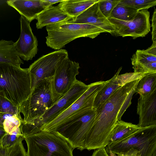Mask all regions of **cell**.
Segmentation results:
<instances>
[{
  "instance_id": "cell-1",
  "label": "cell",
  "mask_w": 156,
  "mask_h": 156,
  "mask_svg": "<svg viewBox=\"0 0 156 156\" xmlns=\"http://www.w3.org/2000/svg\"><path fill=\"white\" fill-rule=\"evenodd\" d=\"M140 79L123 85L95 109L94 121L86 139L85 149L105 148L108 145L116 122L121 120L132 103L135 87Z\"/></svg>"
},
{
  "instance_id": "cell-2",
  "label": "cell",
  "mask_w": 156,
  "mask_h": 156,
  "mask_svg": "<svg viewBox=\"0 0 156 156\" xmlns=\"http://www.w3.org/2000/svg\"><path fill=\"white\" fill-rule=\"evenodd\" d=\"M30 92L28 68L0 63V93L19 107Z\"/></svg>"
},
{
  "instance_id": "cell-3",
  "label": "cell",
  "mask_w": 156,
  "mask_h": 156,
  "mask_svg": "<svg viewBox=\"0 0 156 156\" xmlns=\"http://www.w3.org/2000/svg\"><path fill=\"white\" fill-rule=\"evenodd\" d=\"M46 28L48 33L46 37L47 46L58 50L77 38L88 37L93 39L101 33L106 32L95 26L73 23L71 20L47 25Z\"/></svg>"
},
{
  "instance_id": "cell-4",
  "label": "cell",
  "mask_w": 156,
  "mask_h": 156,
  "mask_svg": "<svg viewBox=\"0 0 156 156\" xmlns=\"http://www.w3.org/2000/svg\"><path fill=\"white\" fill-rule=\"evenodd\" d=\"M96 110L82 109L60 124L51 132L61 137L73 149H85L87 136L94 124Z\"/></svg>"
},
{
  "instance_id": "cell-5",
  "label": "cell",
  "mask_w": 156,
  "mask_h": 156,
  "mask_svg": "<svg viewBox=\"0 0 156 156\" xmlns=\"http://www.w3.org/2000/svg\"><path fill=\"white\" fill-rule=\"evenodd\" d=\"M89 87V85L77 80L70 89L43 115L28 122H22L20 128L23 137L40 132L42 126L53 120L69 108L84 94Z\"/></svg>"
},
{
  "instance_id": "cell-6",
  "label": "cell",
  "mask_w": 156,
  "mask_h": 156,
  "mask_svg": "<svg viewBox=\"0 0 156 156\" xmlns=\"http://www.w3.org/2000/svg\"><path fill=\"white\" fill-rule=\"evenodd\" d=\"M27 156H73V149L64 139L51 132L40 131L24 137Z\"/></svg>"
},
{
  "instance_id": "cell-7",
  "label": "cell",
  "mask_w": 156,
  "mask_h": 156,
  "mask_svg": "<svg viewBox=\"0 0 156 156\" xmlns=\"http://www.w3.org/2000/svg\"><path fill=\"white\" fill-rule=\"evenodd\" d=\"M107 152L115 154L132 148L139 151L141 156H156V125L142 127L123 139L109 144Z\"/></svg>"
},
{
  "instance_id": "cell-8",
  "label": "cell",
  "mask_w": 156,
  "mask_h": 156,
  "mask_svg": "<svg viewBox=\"0 0 156 156\" xmlns=\"http://www.w3.org/2000/svg\"><path fill=\"white\" fill-rule=\"evenodd\" d=\"M52 78L44 80L35 86L28 98L19 106V112L23 116V122L41 116L55 103L51 86Z\"/></svg>"
},
{
  "instance_id": "cell-9",
  "label": "cell",
  "mask_w": 156,
  "mask_h": 156,
  "mask_svg": "<svg viewBox=\"0 0 156 156\" xmlns=\"http://www.w3.org/2000/svg\"><path fill=\"white\" fill-rule=\"evenodd\" d=\"M68 57V51L61 49L43 55L30 65L28 71L31 91L43 80L52 78L58 65Z\"/></svg>"
},
{
  "instance_id": "cell-10",
  "label": "cell",
  "mask_w": 156,
  "mask_h": 156,
  "mask_svg": "<svg viewBox=\"0 0 156 156\" xmlns=\"http://www.w3.org/2000/svg\"><path fill=\"white\" fill-rule=\"evenodd\" d=\"M106 82L107 81H99L89 84L88 88L80 98L53 120L42 126L41 131L51 132L80 110L93 108L94 101L97 93Z\"/></svg>"
},
{
  "instance_id": "cell-11",
  "label": "cell",
  "mask_w": 156,
  "mask_h": 156,
  "mask_svg": "<svg viewBox=\"0 0 156 156\" xmlns=\"http://www.w3.org/2000/svg\"><path fill=\"white\" fill-rule=\"evenodd\" d=\"M80 67L78 62L70 60L68 57L58 66L51 80L54 102L55 103L67 93L77 80Z\"/></svg>"
},
{
  "instance_id": "cell-12",
  "label": "cell",
  "mask_w": 156,
  "mask_h": 156,
  "mask_svg": "<svg viewBox=\"0 0 156 156\" xmlns=\"http://www.w3.org/2000/svg\"><path fill=\"white\" fill-rule=\"evenodd\" d=\"M150 12L147 10L139 11L134 18L128 21L108 18L112 25L114 35L123 37H131L135 39L145 37L150 31Z\"/></svg>"
},
{
  "instance_id": "cell-13",
  "label": "cell",
  "mask_w": 156,
  "mask_h": 156,
  "mask_svg": "<svg viewBox=\"0 0 156 156\" xmlns=\"http://www.w3.org/2000/svg\"><path fill=\"white\" fill-rule=\"evenodd\" d=\"M20 34L18 40L14 42V48L20 58L28 61L32 60L38 51V41L32 31L30 23L21 16Z\"/></svg>"
},
{
  "instance_id": "cell-14",
  "label": "cell",
  "mask_w": 156,
  "mask_h": 156,
  "mask_svg": "<svg viewBox=\"0 0 156 156\" xmlns=\"http://www.w3.org/2000/svg\"><path fill=\"white\" fill-rule=\"evenodd\" d=\"M120 67L115 75L107 81L105 84L97 93L94 99L93 108L95 109L104 103L116 90L126 84L140 79L147 74L133 73H119L122 69Z\"/></svg>"
},
{
  "instance_id": "cell-15",
  "label": "cell",
  "mask_w": 156,
  "mask_h": 156,
  "mask_svg": "<svg viewBox=\"0 0 156 156\" xmlns=\"http://www.w3.org/2000/svg\"><path fill=\"white\" fill-rule=\"evenodd\" d=\"M98 1L99 0L71 20L76 23L94 25L103 30L106 33L114 35L113 27L108 18L101 12L99 8Z\"/></svg>"
},
{
  "instance_id": "cell-16",
  "label": "cell",
  "mask_w": 156,
  "mask_h": 156,
  "mask_svg": "<svg viewBox=\"0 0 156 156\" xmlns=\"http://www.w3.org/2000/svg\"><path fill=\"white\" fill-rule=\"evenodd\" d=\"M137 114L139 115L137 125L145 127L156 125V89L150 94L138 99Z\"/></svg>"
},
{
  "instance_id": "cell-17",
  "label": "cell",
  "mask_w": 156,
  "mask_h": 156,
  "mask_svg": "<svg viewBox=\"0 0 156 156\" xmlns=\"http://www.w3.org/2000/svg\"><path fill=\"white\" fill-rule=\"evenodd\" d=\"M6 3L30 23L36 19L40 13L51 6L45 0H10L7 1Z\"/></svg>"
},
{
  "instance_id": "cell-18",
  "label": "cell",
  "mask_w": 156,
  "mask_h": 156,
  "mask_svg": "<svg viewBox=\"0 0 156 156\" xmlns=\"http://www.w3.org/2000/svg\"><path fill=\"white\" fill-rule=\"evenodd\" d=\"M73 19L59 5L51 6L40 13L36 20V27L41 29L44 26L58 22Z\"/></svg>"
},
{
  "instance_id": "cell-19",
  "label": "cell",
  "mask_w": 156,
  "mask_h": 156,
  "mask_svg": "<svg viewBox=\"0 0 156 156\" xmlns=\"http://www.w3.org/2000/svg\"><path fill=\"white\" fill-rule=\"evenodd\" d=\"M98 0H64L59 5L69 16L75 19Z\"/></svg>"
},
{
  "instance_id": "cell-20",
  "label": "cell",
  "mask_w": 156,
  "mask_h": 156,
  "mask_svg": "<svg viewBox=\"0 0 156 156\" xmlns=\"http://www.w3.org/2000/svg\"><path fill=\"white\" fill-rule=\"evenodd\" d=\"M12 41H0V63H8L20 67L23 62L20 57Z\"/></svg>"
},
{
  "instance_id": "cell-21",
  "label": "cell",
  "mask_w": 156,
  "mask_h": 156,
  "mask_svg": "<svg viewBox=\"0 0 156 156\" xmlns=\"http://www.w3.org/2000/svg\"><path fill=\"white\" fill-rule=\"evenodd\" d=\"M141 128L137 125L121 120H118L113 129L112 137L108 144L124 138Z\"/></svg>"
},
{
  "instance_id": "cell-22",
  "label": "cell",
  "mask_w": 156,
  "mask_h": 156,
  "mask_svg": "<svg viewBox=\"0 0 156 156\" xmlns=\"http://www.w3.org/2000/svg\"><path fill=\"white\" fill-rule=\"evenodd\" d=\"M156 89V73L147 74L141 78L136 83L135 92L140 97H144L150 94Z\"/></svg>"
},
{
  "instance_id": "cell-23",
  "label": "cell",
  "mask_w": 156,
  "mask_h": 156,
  "mask_svg": "<svg viewBox=\"0 0 156 156\" xmlns=\"http://www.w3.org/2000/svg\"><path fill=\"white\" fill-rule=\"evenodd\" d=\"M138 11L135 8L119 2L113 10L109 18L129 21L134 18Z\"/></svg>"
},
{
  "instance_id": "cell-24",
  "label": "cell",
  "mask_w": 156,
  "mask_h": 156,
  "mask_svg": "<svg viewBox=\"0 0 156 156\" xmlns=\"http://www.w3.org/2000/svg\"><path fill=\"white\" fill-rule=\"evenodd\" d=\"M132 66L144 65L156 62V56L150 54L145 50H137L131 58Z\"/></svg>"
},
{
  "instance_id": "cell-25",
  "label": "cell",
  "mask_w": 156,
  "mask_h": 156,
  "mask_svg": "<svg viewBox=\"0 0 156 156\" xmlns=\"http://www.w3.org/2000/svg\"><path fill=\"white\" fill-rule=\"evenodd\" d=\"M120 2L140 11L147 10L155 6L156 0H120Z\"/></svg>"
},
{
  "instance_id": "cell-26",
  "label": "cell",
  "mask_w": 156,
  "mask_h": 156,
  "mask_svg": "<svg viewBox=\"0 0 156 156\" xmlns=\"http://www.w3.org/2000/svg\"><path fill=\"white\" fill-rule=\"evenodd\" d=\"M22 136H23L20 127L14 130L10 133H6L0 142V148L11 147Z\"/></svg>"
},
{
  "instance_id": "cell-27",
  "label": "cell",
  "mask_w": 156,
  "mask_h": 156,
  "mask_svg": "<svg viewBox=\"0 0 156 156\" xmlns=\"http://www.w3.org/2000/svg\"><path fill=\"white\" fill-rule=\"evenodd\" d=\"M0 112L20 114L19 107L7 98L2 93H0Z\"/></svg>"
},
{
  "instance_id": "cell-28",
  "label": "cell",
  "mask_w": 156,
  "mask_h": 156,
  "mask_svg": "<svg viewBox=\"0 0 156 156\" xmlns=\"http://www.w3.org/2000/svg\"><path fill=\"white\" fill-rule=\"evenodd\" d=\"M23 120L20 114H16L6 118L3 123L4 130L6 133H10L14 130L20 127Z\"/></svg>"
},
{
  "instance_id": "cell-29",
  "label": "cell",
  "mask_w": 156,
  "mask_h": 156,
  "mask_svg": "<svg viewBox=\"0 0 156 156\" xmlns=\"http://www.w3.org/2000/svg\"><path fill=\"white\" fill-rule=\"evenodd\" d=\"M120 0H99L100 10L103 15L107 18L110 17L111 13Z\"/></svg>"
},
{
  "instance_id": "cell-30",
  "label": "cell",
  "mask_w": 156,
  "mask_h": 156,
  "mask_svg": "<svg viewBox=\"0 0 156 156\" xmlns=\"http://www.w3.org/2000/svg\"><path fill=\"white\" fill-rule=\"evenodd\" d=\"M24 140L23 136L20 137L5 156H27V152L22 143V141Z\"/></svg>"
},
{
  "instance_id": "cell-31",
  "label": "cell",
  "mask_w": 156,
  "mask_h": 156,
  "mask_svg": "<svg viewBox=\"0 0 156 156\" xmlns=\"http://www.w3.org/2000/svg\"><path fill=\"white\" fill-rule=\"evenodd\" d=\"M116 154V156H141L140 152L138 150L132 148L127 151L120 153Z\"/></svg>"
},
{
  "instance_id": "cell-32",
  "label": "cell",
  "mask_w": 156,
  "mask_h": 156,
  "mask_svg": "<svg viewBox=\"0 0 156 156\" xmlns=\"http://www.w3.org/2000/svg\"><path fill=\"white\" fill-rule=\"evenodd\" d=\"M152 39L153 41H156V10L155 9L152 18Z\"/></svg>"
},
{
  "instance_id": "cell-33",
  "label": "cell",
  "mask_w": 156,
  "mask_h": 156,
  "mask_svg": "<svg viewBox=\"0 0 156 156\" xmlns=\"http://www.w3.org/2000/svg\"><path fill=\"white\" fill-rule=\"evenodd\" d=\"M91 156H109L105 148L96 149Z\"/></svg>"
},
{
  "instance_id": "cell-34",
  "label": "cell",
  "mask_w": 156,
  "mask_h": 156,
  "mask_svg": "<svg viewBox=\"0 0 156 156\" xmlns=\"http://www.w3.org/2000/svg\"><path fill=\"white\" fill-rule=\"evenodd\" d=\"M145 51L150 54L156 56V41L153 42L151 46Z\"/></svg>"
},
{
  "instance_id": "cell-35",
  "label": "cell",
  "mask_w": 156,
  "mask_h": 156,
  "mask_svg": "<svg viewBox=\"0 0 156 156\" xmlns=\"http://www.w3.org/2000/svg\"><path fill=\"white\" fill-rule=\"evenodd\" d=\"M14 115H15L9 113H4L0 112V126L3 127V123L6 118Z\"/></svg>"
},
{
  "instance_id": "cell-36",
  "label": "cell",
  "mask_w": 156,
  "mask_h": 156,
  "mask_svg": "<svg viewBox=\"0 0 156 156\" xmlns=\"http://www.w3.org/2000/svg\"><path fill=\"white\" fill-rule=\"evenodd\" d=\"M6 133L3 127L0 126V142Z\"/></svg>"
},
{
  "instance_id": "cell-37",
  "label": "cell",
  "mask_w": 156,
  "mask_h": 156,
  "mask_svg": "<svg viewBox=\"0 0 156 156\" xmlns=\"http://www.w3.org/2000/svg\"><path fill=\"white\" fill-rule=\"evenodd\" d=\"M45 1L49 3L51 5H52L55 4L62 2L63 0H45Z\"/></svg>"
}]
</instances>
